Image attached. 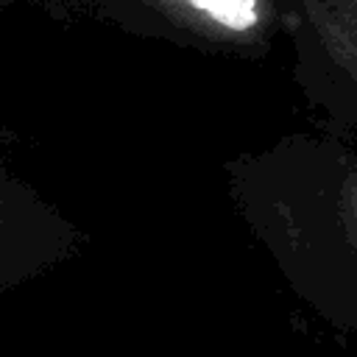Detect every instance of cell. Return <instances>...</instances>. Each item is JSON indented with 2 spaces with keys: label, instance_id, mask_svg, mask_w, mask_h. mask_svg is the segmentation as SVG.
I'll return each mask as SVG.
<instances>
[{
  "label": "cell",
  "instance_id": "1",
  "mask_svg": "<svg viewBox=\"0 0 357 357\" xmlns=\"http://www.w3.org/2000/svg\"><path fill=\"white\" fill-rule=\"evenodd\" d=\"M312 151L321 178H310L293 153H265L290 181L254 162L234 195L296 296L326 324L357 332V159Z\"/></svg>",
  "mask_w": 357,
  "mask_h": 357
},
{
  "label": "cell",
  "instance_id": "2",
  "mask_svg": "<svg viewBox=\"0 0 357 357\" xmlns=\"http://www.w3.org/2000/svg\"><path fill=\"white\" fill-rule=\"evenodd\" d=\"M86 11L178 45L257 56L279 33V0H73Z\"/></svg>",
  "mask_w": 357,
  "mask_h": 357
},
{
  "label": "cell",
  "instance_id": "3",
  "mask_svg": "<svg viewBox=\"0 0 357 357\" xmlns=\"http://www.w3.org/2000/svg\"><path fill=\"white\" fill-rule=\"evenodd\" d=\"M84 245L78 226L14 176L0 173V293L67 262Z\"/></svg>",
  "mask_w": 357,
  "mask_h": 357
},
{
  "label": "cell",
  "instance_id": "4",
  "mask_svg": "<svg viewBox=\"0 0 357 357\" xmlns=\"http://www.w3.org/2000/svg\"><path fill=\"white\" fill-rule=\"evenodd\" d=\"M14 3H20V0H0V8L3 6H14Z\"/></svg>",
  "mask_w": 357,
  "mask_h": 357
}]
</instances>
